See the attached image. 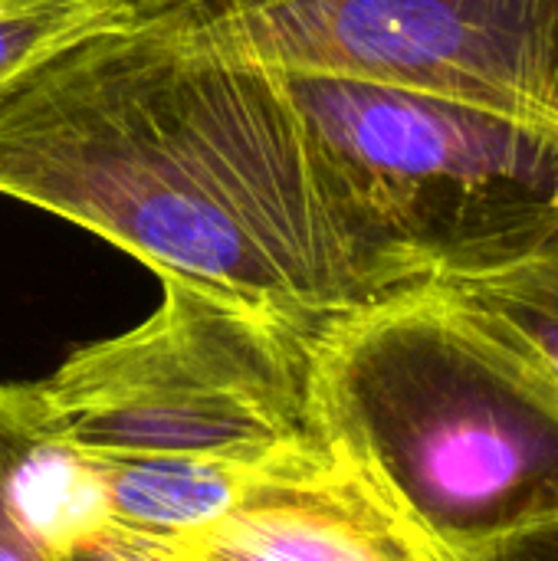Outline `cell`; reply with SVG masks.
<instances>
[{
    "label": "cell",
    "mask_w": 558,
    "mask_h": 561,
    "mask_svg": "<svg viewBox=\"0 0 558 561\" xmlns=\"http://www.w3.org/2000/svg\"><path fill=\"white\" fill-rule=\"evenodd\" d=\"M59 561H181V546L105 523L69 542Z\"/></svg>",
    "instance_id": "11"
},
{
    "label": "cell",
    "mask_w": 558,
    "mask_h": 561,
    "mask_svg": "<svg viewBox=\"0 0 558 561\" xmlns=\"http://www.w3.org/2000/svg\"><path fill=\"white\" fill-rule=\"evenodd\" d=\"M441 561H558V513Z\"/></svg>",
    "instance_id": "12"
},
{
    "label": "cell",
    "mask_w": 558,
    "mask_h": 561,
    "mask_svg": "<svg viewBox=\"0 0 558 561\" xmlns=\"http://www.w3.org/2000/svg\"><path fill=\"white\" fill-rule=\"evenodd\" d=\"M388 293L520 256L558 227V122L434 92L276 72Z\"/></svg>",
    "instance_id": "3"
},
{
    "label": "cell",
    "mask_w": 558,
    "mask_h": 561,
    "mask_svg": "<svg viewBox=\"0 0 558 561\" xmlns=\"http://www.w3.org/2000/svg\"><path fill=\"white\" fill-rule=\"evenodd\" d=\"M0 194L309 342L391 296L283 79L171 10L0 92Z\"/></svg>",
    "instance_id": "1"
},
{
    "label": "cell",
    "mask_w": 558,
    "mask_h": 561,
    "mask_svg": "<svg viewBox=\"0 0 558 561\" xmlns=\"http://www.w3.org/2000/svg\"><path fill=\"white\" fill-rule=\"evenodd\" d=\"M437 286L483 312L558 378V227L493 270Z\"/></svg>",
    "instance_id": "9"
},
{
    "label": "cell",
    "mask_w": 558,
    "mask_h": 561,
    "mask_svg": "<svg viewBox=\"0 0 558 561\" xmlns=\"http://www.w3.org/2000/svg\"><path fill=\"white\" fill-rule=\"evenodd\" d=\"M309 381L322 444L437 556L558 513V378L447 286L332 322Z\"/></svg>",
    "instance_id": "2"
},
{
    "label": "cell",
    "mask_w": 558,
    "mask_h": 561,
    "mask_svg": "<svg viewBox=\"0 0 558 561\" xmlns=\"http://www.w3.org/2000/svg\"><path fill=\"white\" fill-rule=\"evenodd\" d=\"M181 561H441L326 444L270 460Z\"/></svg>",
    "instance_id": "6"
},
{
    "label": "cell",
    "mask_w": 558,
    "mask_h": 561,
    "mask_svg": "<svg viewBox=\"0 0 558 561\" xmlns=\"http://www.w3.org/2000/svg\"><path fill=\"white\" fill-rule=\"evenodd\" d=\"M171 13L273 72L558 122V0H201Z\"/></svg>",
    "instance_id": "5"
},
{
    "label": "cell",
    "mask_w": 558,
    "mask_h": 561,
    "mask_svg": "<svg viewBox=\"0 0 558 561\" xmlns=\"http://www.w3.org/2000/svg\"><path fill=\"white\" fill-rule=\"evenodd\" d=\"M0 561H59V552L43 546L10 510L0 490Z\"/></svg>",
    "instance_id": "13"
},
{
    "label": "cell",
    "mask_w": 558,
    "mask_h": 561,
    "mask_svg": "<svg viewBox=\"0 0 558 561\" xmlns=\"http://www.w3.org/2000/svg\"><path fill=\"white\" fill-rule=\"evenodd\" d=\"M138 13H161V10H181V7H191V3H201V0H128Z\"/></svg>",
    "instance_id": "14"
},
{
    "label": "cell",
    "mask_w": 558,
    "mask_h": 561,
    "mask_svg": "<svg viewBox=\"0 0 558 561\" xmlns=\"http://www.w3.org/2000/svg\"><path fill=\"white\" fill-rule=\"evenodd\" d=\"M309 375V339L161 276L145 322L76 348L33 385L56 427L92 457L263 467L322 444Z\"/></svg>",
    "instance_id": "4"
},
{
    "label": "cell",
    "mask_w": 558,
    "mask_h": 561,
    "mask_svg": "<svg viewBox=\"0 0 558 561\" xmlns=\"http://www.w3.org/2000/svg\"><path fill=\"white\" fill-rule=\"evenodd\" d=\"M135 16L128 0H0V92L66 46Z\"/></svg>",
    "instance_id": "10"
},
{
    "label": "cell",
    "mask_w": 558,
    "mask_h": 561,
    "mask_svg": "<svg viewBox=\"0 0 558 561\" xmlns=\"http://www.w3.org/2000/svg\"><path fill=\"white\" fill-rule=\"evenodd\" d=\"M0 490L53 552L109 523L99 460L56 427L36 385L0 381Z\"/></svg>",
    "instance_id": "7"
},
{
    "label": "cell",
    "mask_w": 558,
    "mask_h": 561,
    "mask_svg": "<svg viewBox=\"0 0 558 561\" xmlns=\"http://www.w3.org/2000/svg\"><path fill=\"white\" fill-rule=\"evenodd\" d=\"M109 523L184 546L214 529L266 467L201 457H95Z\"/></svg>",
    "instance_id": "8"
}]
</instances>
